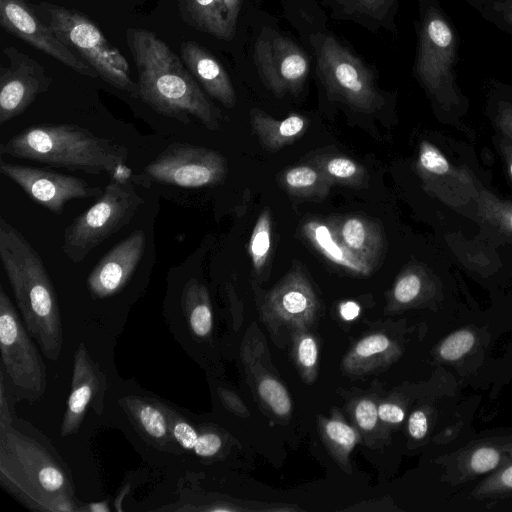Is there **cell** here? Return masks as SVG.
Instances as JSON below:
<instances>
[{
  "mask_svg": "<svg viewBox=\"0 0 512 512\" xmlns=\"http://www.w3.org/2000/svg\"><path fill=\"white\" fill-rule=\"evenodd\" d=\"M475 199L483 219L503 232L512 234V203L502 201L484 189L478 191Z\"/></svg>",
  "mask_w": 512,
  "mask_h": 512,
  "instance_id": "obj_29",
  "label": "cell"
},
{
  "mask_svg": "<svg viewBox=\"0 0 512 512\" xmlns=\"http://www.w3.org/2000/svg\"><path fill=\"white\" fill-rule=\"evenodd\" d=\"M227 172V161L217 151L187 143H172L145 167L143 176L160 184L202 188L221 183Z\"/></svg>",
  "mask_w": 512,
  "mask_h": 512,
  "instance_id": "obj_10",
  "label": "cell"
},
{
  "mask_svg": "<svg viewBox=\"0 0 512 512\" xmlns=\"http://www.w3.org/2000/svg\"><path fill=\"white\" fill-rule=\"evenodd\" d=\"M47 26L69 48L75 49L104 81L138 98V85L122 53L113 46L97 25L83 13L48 2L38 5Z\"/></svg>",
  "mask_w": 512,
  "mask_h": 512,
  "instance_id": "obj_5",
  "label": "cell"
},
{
  "mask_svg": "<svg viewBox=\"0 0 512 512\" xmlns=\"http://www.w3.org/2000/svg\"><path fill=\"white\" fill-rule=\"evenodd\" d=\"M501 480L504 485L512 488V466L505 469L502 473Z\"/></svg>",
  "mask_w": 512,
  "mask_h": 512,
  "instance_id": "obj_50",
  "label": "cell"
},
{
  "mask_svg": "<svg viewBox=\"0 0 512 512\" xmlns=\"http://www.w3.org/2000/svg\"><path fill=\"white\" fill-rule=\"evenodd\" d=\"M340 5L351 12L367 14L370 16L380 15L390 7L393 0H336Z\"/></svg>",
  "mask_w": 512,
  "mask_h": 512,
  "instance_id": "obj_36",
  "label": "cell"
},
{
  "mask_svg": "<svg viewBox=\"0 0 512 512\" xmlns=\"http://www.w3.org/2000/svg\"><path fill=\"white\" fill-rule=\"evenodd\" d=\"M106 378L100 367L92 360L84 343H81L74 355L71 391L60 427L62 437L75 434L86 414L88 406L94 401L95 411L101 415V398L105 393Z\"/></svg>",
  "mask_w": 512,
  "mask_h": 512,
  "instance_id": "obj_16",
  "label": "cell"
},
{
  "mask_svg": "<svg viewBox=\"0 0 512 512\" xmlns=\"http://www.w3.org/2000/svg\"><path fill=\"white\" fill-rule=\"evenodd\" d=\"M0 172L20 186L34 202L54 214H61L70 200L99 198L104 191L75 176L12 164L3 159H0Z\"/></svg>",
  "mask_w": 512,
  "mask_h": 512,
  "instance_id": "obj_11",
  "label": "cell"
},
{
  "mask_svg": "<svg viewBox=\"0 0 512 512\" xmlns=\"http://www.w3.org/2000/svg\"><path fill=\"white\" fill-rule=\"evenodd\" d=\"M329 222L343 245L375 268L384 252V235L380 226L360 216H344Z\"/></svg>",
  "mask_w": 512,
  "mask_h": 512,
  "instance_id": "obj_20",
  "label": "cell"
},
{
  "mask_svg": "<svg viewBox=\"0 0 512 512\" xmlns=\"http://www.w3.org/2000/svg\"><path fill=\"white\" fill-rule=\"evenodd\" d=\"M500 460L497 450L489 447L479 448L471 456L470 466L477 473H485L494 469Z\"/></svg>",
  "mask_w": 512,
  "mask_h": 512,
  "instance_id": "obj_37",
  "label": "cell"
},
{
  "mask_svg": "<svg viewBox=\"0 0 512 512\" xmlns=\"http://www.w3.org/2000/svg\"><path fill=\"white\" fill-rule=\"evenodd\" d=\"M328 439L343 451L349 452L356 443L354 430L343 422L331 420L325 425Z\"/></svg>",
  "mask_w": 512,
  "mask_h": 512,
  "instance_id": "obj_34",
  "label": "cell"
},
{
  "mask_svg": "<svg viewBox=\"0 0 512 512\" xmlns=\"http://www.w3.org/2000/svg\"><path fill=\"white\" fill-rule=\"evenodd\" d=\"M427 418L423 411L417 410L411 414L408 421L409 434L414 439H422L427 433Z\"/></svg>",
  "mask_w": 512,
  "mask_h": 512,
  "instance_id": "obj_42",
  "label": "cell"
},
{
  "mask_svg": "<svg viewBox=\"0 0 512 512\" xmlns=\"http://www.w3.org/2000/svg\"><path fill=\"white\" fill-rule=\"evenodd\" d=\"M494 9L512 27V0H497Z\"/></svg>",
  "mask_w": 512,
  "mask_h": 512,
  "instance_id": "obj_46",
  "label": "cell"
},
{
  "mask_svg": "<svg viewBox=\"0 0 512 512\" xmlns=\"http://www.w3.org/2000/svg\"><path fill=\"white\" fill-rule=\"evenodd\" d=\"M180 54L186 68L205 91L227 108L236 104V93L229 75L218 60L194 41H183Z\"/></svg>",
  "mask_w": 512,
  "mask_h": 512,
  "instance_id": "obj_19",
  "label": "cell"
},
{
  "mask_svg": "<svg viewBox=\"0 0 512 512\" xmlns=\"http://www.w3.org/2000/svg\"><path fill=\"white\" fill-rule=\"evenodd\" d=\"M496 125L512 141V104L501 101L497 106Z\"/></svg>",
  "mask_w": 512,
  "mask_h": 512,
  "instance_id": "obj_41",
  "label": "cell"
},
{
  "mask_svg": "<svg viewBox=\"0 0 512 512\" xmlns=\"http://www.w3.org/2000/svg\"><path fill=\"white\" fill-rule=\"evenodd\" d=\"M303 233L312 246L329 261L353 273L368 275L373 267L351 253L335 234L329 220H310L303 226Z\"/></svg>",
  "mask_w": 512,
  "mask_h": 512,
  "instance_id": "obj_23",
  "label": "cell"
},
{
  "mask_svg": "<svg viewBox=\"0 0 512 512\" xmlns=\"http://www.w3.org/2000/svg\"><path fill=\"white\" fill-rule=\"evenodd\" d=\"M423 286V278L418 269L405 270L396 280L392 297L398 304H409L420 294Z\"/></svg>",
  "mask_w": 512,
  "mask_h": 512,
  "instance_id": "obj_31",
  "label": "cell"
},
{
  "mask_svg": "<svg viewBox=\"0 0 512 512\" xmlns=\"http://www.w3.org/2000/svg\"><path fill=\"white\" fill-rule=\"evenodd\" d=\"M0 24L10 34L53 57L75 72L90 78L96 70L63 44L45 25L27 0H0Z\"/></svg>",
  "mask_w": 512,
  "mask_h": 512,
  "instance_id": "obj_13",
  "label": "cell"
},
{
  "mask_svg": "<svg viewBox=\"0 0 512 512\" xmlns=\"http://www.w3.org/2000/svg\"><path fill=\"white\" fill-rule=\"evenodd\" d=\"M322 174L334 185L363 188L368 183V173L359 162L337 154H324L312 157Z\"/></svg>",
  "mask_w": 512,
  "mask_h": 512,
  "instance_id": "obj_27",
  "label": "cell"
},
{
  "mask_svg": "<svg viewBox=\"0 0 512 512\" xmlns=\"http://www.w3.org/2000/svg\"><path fill=\"white\" fill-rule=\"evenodd\" d=\"M416 171L424 188L444 202L447 186L453 196H462L456 188L462 193L473 189L472 176L464 169L454 167L435 145L426 140L419 145Z\"/></svg>",
  "mask_w": 512,
  "mask_h": 512,
  "instance_id": "obj_18",
  "label": "cell"
},
{
  "mask_svg": "<svg viewBox=\"0 0 512 512\" xmlns=\"http://www.w3.org/2000/svg\"><path fill=\"white\" fill-rule=\"evenodd\" d=\"M279 182L290 195L301 198H324L333 186L311 162L288 168L280 175Z\"/></svg>",
  "mask_w": 512,
  "mask_h": 512,
  "instance_id": "obj_26",
  "label": "cell"
},
{
  "mask_svg": "<svg viewBox=\"0 0 512 512\" xmlns=\"http://www.w3.org/2000/svg\"><path fill=\"white\" fill-rule=\"evenodd\" d=\"M500 149L505 160L509 176L512 180V144L502 141Z\"/></svg>",
  "mask_w": 512,
  "mask_h": 512,
  "instance_id": "obj_48",
  "label": "cell"
},
{
  "mask_svg": "<svg viewBox=\"0 0 512 512\" xmlns=\"http://www.w3.org/2000/svg\"><path fill=\"white\" fill-rule=\"evenodd\" d=\"M226 11V19L230 29L234 32L240 11L241 0H223Z\"/></svg>",
  "mask_w": 512,
  "mask_h": 512,
  "instance_id": "obj_45",
  "label": "cell"
},
{
  "mask_svg": "<svg viewBox=\"0 0 512 512\" xmlns=\"http://www.w3.org/2000/svg\"><path fill=\"white\" fill-rule=\"evenodd\" d=\"M390 340L383 334H374L362 339L354 348V355L358 359H369L383 354L390 347Z\"/></svg>",
  "mask_w": 512,
  "mask_h": 512,
  "instance_id": "obj_35",
  "label": "cell"
},
{
  "mask_svg": "<svg viewBox=\"0 0 512 512\" xmlns=\"http://www.w3.org/2000/svg\"><path fill=\"white\" fill-rule=\"evenodd\" d=\"M143 202L129 179L111 177L97 201L66 227L64 254L74 263L83 261L95 247L129 224Z\"/></svg>",
  "mask_w": 512,
  "mask_h": 512,
  "instance_id": "obj_7",
  "label": "cell"
},
{
  "mask_svg": "<svg viewBox=\"0 0 512 512\" xmlns=\"http://www.w3.org/2000/svg\"><path fill=\"white\" fill-rule=\"evenodd\" d=\"M121 404L136 428L155 447H172L174 441L167 406L139 396L126 397Z\"/></svg>",
  "mask_w": 512,
  "mask_h": 512,
  "instance_id": "obj_21",
  "label": "cell"
},
{
  "mask_svg": "<svg viewBox=\"0 0 512 512\" xmlns=\"http://www.w3.org/2000/svg\"><path fill=\"white\" fill-rule=\"evenodd\" d=\"M171 421V434L174 443L185 451H193L199 431L182 415L168 407Z\"/></svg>",
  "mask_w": 512,
  "mask_h": 512,
  "instance_id": "obj_32",
  "label": "cell"
},
{
  "mask_svg": "<svg viewBox=\"0 0 512 512\" xmlns=\"http://www.w3.org/2000/svg\"><path fill=\"white\" fill-rule=\"evenodd\" d=\"M178 9L183 21L199 31L224 40L234 34L227 23L223 0H178Z\"/></svg>",
  "mask_w": 512,
  "mask_h": 512,
  "instance_id": "obj_24",
  "label": "cell"
},
{
  "mask_svg": "<svg viewBox=\"0 0 512 512\" xmlns=\"http://www.w3.org/2000/svg\"><path fill=\"white\" fill-rule=\"evenodd\" d=\"M317 344L314 338L306 335L300 339L297 346V357L300 365L305 369H312L317 363Z\"/></svg>",
  "mask_w": 512,
  "mask_h": 512,
  "instance_id": "obj_40",
  "label": "cell"
},
{
  "mask_svg": "<svg viewBox=\"0 0 512 512\" xmlns=\"http://www.w3.org/2000/svg\"><path fill=\"white\" fill-rule=\"evenodd\" d=\"M355 418L359 427L365 431L372 430L378 419V408L370 400L360 401L355 409Z\"/></svg>",
  "mask_w": 512,
  "mask_h": 512,
  "instance_id": "obj_39",
  "label": "cell"
},
{
  "mask_svg": "<svg viewBox=\"0 0 512 512\" xmlns=\"http://www.w3.org/2000/svg\"><path fill=\"white\" fill-rule=\"evenodd\" d=\"M254 54L261 78L275 95L300 92L309 73V61L292 40L266 32L258 38Z\"/></svg>",
  "mask_w": 512,
  "mask_h": 512,
  "instance_id": "obj_12",
  "label": "cell"
},
{
  "mask_svg": "<svg viewBox=\"0 0 512 512\" xmlns=\"http://www.w3.org/2000/svg\"><path fill=\"white\" fill-rule=\"evenodd\" d=\"M474 334L460 330L449 335L441 344L440 356L447 361H454L465 355L474 345Z\"/></svg>",
  "mask_w": 512,
  "mask_h": 512,
  "instance_id": "obj_33",
  "label": "cell"
},
{
  "mask_svg": "<svg viewBox=\"0 0 512 512\" xmlns=\"http://www.w3.org/2000/svg\"><path fill=\"white\" fill-rule=\"evenodd\" d=\"M250 123L266 150L278 151L297 141L309 127V120L299 114H290L278 120L260 109L250 111Z\"/></svg>",
  "mask_w": 512,
  "mask_h": 512,
  "instance_id": "obj_22",
  "label": "cell"
},
{
  "mask_svg": "<svg viewBox=\"0 0 512 512\" xmlns=\"http://www.w3.org/2000/svg\"><path fill=\"white\" fill-rule=\"evenodd\" d=\"M221 447L222 439L217 433L204 431L199 433L193 452L199 457L207 458L215 456Z\"/></svg>",
  "mask_w": 512,
  "mask_h": 512,
  "instance_id": "obj_38",
  "label": "cell"
},
{
  "mask_svg": "<svg viewBox=\"0 0 512 512\" xmlns=\"http://www.w3.org/2000/svg\"><path fill=\"white\" fill-rule=\"evenodd\" d=\"M359 312V305L352 301L345 302L340 306L341 317L348 321L355 319L359 315Z\"/></svg>",
  "mask_w": 512,
  "mask_h": 512,
  "instance_id": "obj_47",
  "label": "cell"
},
{
  "mask_svg": "<svg viewBox=\"0 0 512 512\" xmlns=\"http://www.w3.org/2000/svg\"><path fill=\"white\" fill-rule=\"evenodd\" d=\"M126 43L138 71V98L164 116L183 123L192 116L211 131L219 129L220 111L163 40L149 30L128 28Z\"/></svg>",
  "mask_w": 512,
  "mask_h": 512,
  "instance_id": "obj_1",
  "label": "cell"
},
{
  "mask_svg": "<svg viewBox=\"0 0 512 512\" xmlns=\"http://www.w3.org/2000/svg\"><path fill=\"white\" fill-rule=\"evenodd\" d=\"M378 417L385 422L400 423L404 419V412L397 405L384 403L378 407Z\"/></svg>",
  "mask_w": 512,
  "mask_h": 512,
  "instance_id": "obj_43",
  "label": "cell"
},
{
  "mask_svg": "<svg viewBox=\"0 0 512 512\" xmlns=\"http://www.w3.org/2000/svg\"><path fill=\"white\" fill-rule=\"evenodd\" d=\"M317 308L314 290L303 271L291 270L267 296L265 309L277 320L301 324L312 319Z\"/></svg>",
  "mask_w": 512,
  "mask_h": 512,
  "instance_id": "obj_17",
  "label": "cell"
},
{
  "mask_svg": "<svg viewBox=\"0 0 512 512\" xmlns=\"http://www.w3.org/2000/svg\"><path fill=\"white\" fill-rule=\"evenodd\" d=\"M0 483L32 511L79 510L65 466L38 441L12 426L0 430Z\"/></svg>",
  "mask_w": 512,
  "mask_h": 512,
  "instance_id": "obj_4",
  "label": "cell"
},
{
  "mask_svg": "<svg viewBox=\"0 0 512 512\" xmlns=\"http://www.w3.org/2000/svg\"><path fill=\"white\" fill-rule=\"evenodd\" d=\"M272 218L269 207L259 214L249 241V255L254 271L261 274L265 269L271 252Z\"/></svg>",
  "mask_w": 512,
  "mask_h": 512,
  "instance_id": "obj_28",
  "label": "cell"
},
{
  "mask_svg": "<svg viewBox=\"0 0 512 512\" xmlns=\"http://www.w3.org/2000/svg\"><path fill=\"white\" fill-rule=\"evenodd\" d=\"M0 153L70 171L107 173L119 179L131 175L125 146L73 124L30 126L2 142Z\"/></svg>",
  "mask_w": 512,
  "mask_h": 512,
  "instance_id": "obj_3",
  "label": "cell"
},
{
  "mask_svg": "<svg viewBox=\"0 0 512 512\" xmlns=\"http://www.w3.org/2000/svg\"><path fill=\"white\" fill-rule=\"evenodd\" d=\"M0 258L27 331L44 355L57 361L63 331L54 286L38 252L3 217L0 218Z\"/></svg>",
  "mask_w": 512,
  "mask_h": 512,
  "instance_id": "obj_2",
  "label": "cell"
},
{
  "mask_svg": "<svg viewBox=\"0 0 512 512\" xmlns=\"http://www.w3.org/2000/svg\"><path fill=\"white\" fill-rule=\"evenodd\" d=\"M261 398L279 416H286L291 410L290 397L284 386L273 378H264L258 385Z\"/></svg>",
  "mask_w": 512,
  "mask_h": 512,
  "instance_id": "obj_30",
  "label": "cell"
},
{
  "mask_svg": "<svg viewBox=\"0 0 512 512\" xmlns=\"http://www.w3.org/2000/svg\"><path fill=\"white\" fill-rule=\"evenodd\" d=\"M12 418L9 411L8 400L5 395V387L3 374L1 373L0 381V430H4L11 426Z\"/></svg>",
  "mask_w": 512,
  "mask_h": 512,
  "instance_id": "obj_44",
  "label": "cell"
},
{
  "mask_svg": "<svg viewBox=\"0 0 512 512\" xmlns=\"http://www.w3.org/2000/svg\"><path fill=\"white\" fill-rule=\"evenodd\" d=\"M321 80L330 96L356 110L373 113L384 105L371 71L331 36L311 38Z\"/></svg>",
  "mask_w": 512,
  "mask_h": 512,
  "instance_id": "obj_8",
  "label": "cell"
},
{
  "mask_svg": "<svg viewBox=\"0 0 512 512\" xmlns=\"http://www.w3.org/2000/svg\"><path fill=\"white\" fill-rule=\"evenodd\" d=\"M3 54L9 65L0 69L1 125L23 113L52 83L38 61L14 46H6Z\"/></svg>",
  "mask_w": 512,
  "mask_h": 512,
  "instance_id": "obj_14",
  "label": "cell"
},
{
  "mask_svg": "<svg viewBox=\"0 0 512 512\" xmlns=\"http://www.w3.org/2000/svg\"><path fill=\"white\" fill-rule=\"evenodd\" d=\"M181 303L187 324L194 336H209L213 326V315L205 285L195 278L189 279L183 288Z\"/></svg>",
  "mask_w": 512,
  "mask_h": 512,
  "instance_id": "obj_25",
  "label": "cell"
},
{
  "mask_svg": "<svg viewBox=\"0 0 512 512\" xmlns=\"http://www.w3.org/2000/svg\"><path fill=\"white\" fill-rule=\"evenodd\" d=\"M83 510L91 511V512H108L110 511V507L108 506L107 501L96 502L88 504Z\"/></svg>",
  "mask_w": 512,
  "mask_h": 512,
  "instance_id": "obj_49",
  "label": "cell"
},
{
  "mask_svg": "<svg viewBox=\"0 0 512 512\" xmlns=\"http://www.w3.org/2000/svg\"><path fill=\"white\" fill-rule=\"evenodd\" d=\"M456 33L436 5H429L422 16L418 35L415 72L432 99L444 109L460 103L457 84L458 58Z\"/></svg>",
  "mask_w": 512,
  "mask_h": 512,
  "instance_id": "obj_6",
  "label": "cell"
},
{
  "mask_svg": "<svg viewBox=\"0 0 512 512\" xmlns=\"http://www.w3.org/2000/svg\"><path fill=\"white\" fill-rule=\"evenodd\" d=\"M11 299L0 287L1 360L12 384L29 401L46 391V368Z\"/></svg>",
  "mask_w": 512,
  "mask_h": 512,
  "instance_id": "obj_9",
  "label": "cell"
},
{
  "mask_svg": "<svg viewBox=\"0 0 512 512\" xmlns=\"http://www.w3.org/2000/svg\"><path fill=\"white\" fill-rule=\"evenodd\" d=\"M146 245L143 230H135L105 254L87 278V287L95 299L117 294L130 280Z\"/></svg>",
  "mask_w": 512,
  "mask_h": 512,
  "instance_id": "obj_15",
  "label": "cell"
}]
</instances>
